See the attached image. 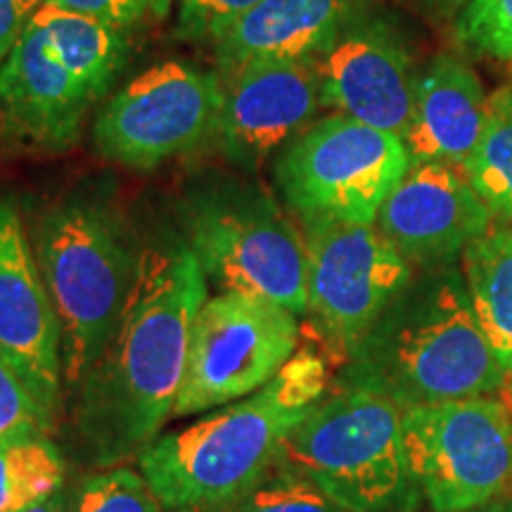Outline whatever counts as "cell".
Returning a JSON list of instances; mask_svg holds the SVG:
<instances>
[{
    "mask_svg": "<svg viewBox=\"0 0 512 512\" xmlns=\"http://www.w3.org/2000/svg\"><path fill=\"white\" fill-rule=\"evenodd\" d=\"M207 275L183 238L143 240L138 278L112 344L64 403L62 448L86 472L128 465L174 418Z\"/></svg>",
    "mask_w": 512,
    "mask_h": 512,
    "instance_id": "6da1fadb",
    "label": "cell"
},
{
    "mask_svg": "<svg viewBox=\"0 0 512 512\" xmlns=\"http://www.w3.org/2000/svg\"><path fill=\"white\" fill-rule=\"evenodd\" d=\"M332 377L328 354L309 339L259 392L159 434L138 470L166 512L226 508L278 467L287 437L328 394Z\"/></svg>",
    "mask_w": 512,
    "mask_h": 512,
    "instance_id": "7a4b0ae2",
    "label": "cell"
},
{
    "mask_svg": "<svg viewBox=\"0 0 512 512\" xmlns=\"http://www.w3.org/2000/svg\"><path fill=\"white\" fill-rule=\"evenodd\" d=\"M335 382L373 389L406 411L498 396L505 366L479 325L460 268L439 266L415 271Z\"/></svg>",
    "mask_w": 512,
    "mask_h": 512,
    "instance_id": "3957f363",
    "label": "cell"
},
{
    "mask_svg": "<svg viewBox=\"0 0 512 512\" xmlns=\"http://www.w3.org/2000/svg\"><path fill=\"white\" fill-rule=\"evenodd\" d=\"M29 235L60 320L67 403L117 335L138 278L143 240L121 204L93 185L46 204Z\"/></svg>",
    "mask_w": 512,
    "mask_h": 512,
    "instance_id": "277c9868",
    "label": "cell"
},
{
    "mask_svg": "<svg viewBox=\"0 0 512 512\" xmlns=\"http://www.w3.org/2000/svg\"><path fill=\"white\" fill-rule=\"evenodd\" d=\"M128 34L43 5L0 62V157H55L112 93Z\"/></svg>",
    "mask_w": 512,
    "mask_h": 512,
    "instance_id": "5b68a950",
    "label": "cell"
},
{
    "mask_svg": "<svg viewBox=\"0 0 512 512\" xmlns=\"http://www.w3.org/2000/svg\"><path fill=\"white\" fill-rule=\"evenodd\" d=\"M176 216L183 242L221 292L256 294L306 318L302 228L264 185L235 176L200 178L185 185Z\"/></svg>",
    "mask_w": 512,
    "mask_h": 512,
    "instance_id": "8992f818",
    "label": "cell"
},
{
    "mask_svg": "<svg viewBox=\"0 0 512 512\" xmlns=\"http://www.w3.org/2000/svg\"><path fill=\"white\" fill-rule=\"evenodd\" d=\"M278 465L309 479L347 512H418L422 505L401 408L335 377L287 437Z\"/></svg>",
    "mask_w": 512,
    "mask_h": 512,
    "instance_id": "52a82bcc",
    "label": "cell"
},
{
    "mask_svg": "<svg viewBox=\"0 0 512 512\" xmlns=\"http://www.w3.org/2000/svg\"><path fill=\"white\" fill-rule=\"evenodd\" d=\"M411 169L403 138L330 114L313 121L273 159V183L297 219L375 223Z\"/></svg>",
    "mask_w": 512,
    "mask_h": 512,
    "instance_id": "ba28073f",
    "label": "cell"
},
{
    "mask_svg": "<svg viewBox=\"0 0 512 512\" xmlns=\"http://www.w3.org/2000/svg\"><path fill=\"white\" fill-rule=\"evenodd\" d=\"M309 271L306 332L337 370L413 280L415 268L375 223L299 219Z\"/></svg>",
    "mask_w": 512,
    "mask_h": 512,
    "instance_id": "9c48e42d",
    "label": "cell"
},
{
    "mask_svg": "<svg viewBox=\"0 0 512 512\" xmlns=\"http://www.w3.org/2000/svg\"><path fill=\"white\" fill-rule=\"evenodd\" d=\"M403 441L432 512H472L510 496L512 411L498 396L406 408Z\"/></svg>",
    "mask_w": 512,
    "mask_h": 512,
    "instance_id": "30bf717a",
    "label": "cell"
},
{
    "mask_svg": "<svg viewBox=\"0 0 512 512\" xmlns=\"http://www.w3.org/2000/svg\"><path fill=\"white\" fill-rule=\"evenodd\" d=\"M302 323L285 306L247 292L207 297L190 330L174 418H192L259 392L302 347Z\"/></svg>",
    "mask_w": 512,
    "mask_h": 512,
    "instance_id": "8fae6325",
    "label": "cell"
},
{
    "mask_svg": "<svg viewBox=\"0 0 512 512\" xmlns=\"http://www.w3.org/2000/svg\"><path fill=\"white\" fill-rule=\"evenodd\" d=\"M223 81L192 62L145 69L100 105L93 147L105 162L150 171L216 138Z\"/></svg>",
    "mask_w": 512,
    "mask_h": 512,
    "instance_id": "7c38bea8",
    "label": "cell"
},
{
    "mask_svg": "<svg viewBox=\"0 0 512 512\" xmlns=\"http://www.w3.org/2000/svg\"><path fill=\"white\" fill-rule=\"evenodd\" d=\"M0 351L62 430V330L43 283L29 226L10 192H0Z\"/></svg>",
    "mask_w": 512,
    "mask_h": 512,
    "instance_id": "4fadbf2b",
    "label": "cell"
},
{
    "mask_svg": "<svg viewBox=\"0 0 512 512\" xmlns=\"http://www.w3.org/2000/svg\"><path fill=\"white\" fill-rule=\"evenodd\" d=\"M223 81L214 143L226 162L256 174L316 121L323 107L318 57L261 60Z\"/></svg>",
    "mask_w": 512,
    "mask_h": 512,
    "instance_id": "5bb4252c",
    "label": "cell"
},
{
    "mask_svg": "<svg viewBox=\"0 0 512 512\" xmlns=\"http://www.w3.org/2000/svg\"><path fill=\"white\" fill-rule=\"evenodd\" d=\"M318 72L323 107L406 136L418 74L406 43L387 22L356 15L318 55Z\"/></svg>",
    "mask_w": 512,
    "mask_h": 512,
    "instance_id": "9a60e30c",
    "label": "cell"
},
{
    "mask_svg": "<svg viewBox=\"0 0 512 512\" xmlns=\"http://www.w3.org/2000/svg\"><path fill=\"white\" fill-rule=\"evenodd\" d=\"M494 223L456 166L411 164L389 192L375 226L415 271L453 266L463 249Z\"/></svg>",
    "mask_w": 512,
    "mask_h": 512,
    "instance_id": "2e32d148",
    "label": "cell"
},
{
    "mask_svg": "<svg viewBox=\"0 0 512 512\" xmlns=\"http://www.w3.org/2000/svg\"><path fill=\"white\" fill-rule=\"evenodd\" d=\"M358 0H261L211 43L216 74L228 79L261 60H304L332 46Z\"/></svg>",
    "mask_w": 512,
    "mask_h": 512,
    "instance_id": "e0dca14e",
    "label": "cell"
},
{
    "mask_svg": "<svg viewBox=\"0 0 512 512\" xmlns=\"http://www.w3.org/2000/svg\"><path fill=\"white\" fill-rule=\"evenodd\" d=\"M486 95L475 69L456 55H437L418 72L413 114L403 145L411 164H465L479 143L486 121Z\"/></svg>",
    "mask_w": 512,
    "mask_h": 512,
    "instance_id": "ac0fdd59",
    "label": "cell"
},
{
    "mask_svg": "<svg viewBox=\"0 0 512 512\" xmlns=\"http://www.w3.org/2000/svg\"><path fill=\"white\" fill-rule=\"evenodd\" d=\"M472 309L505 368L512 363V223L494 221L460 254Z\"/></svg>",
    "mask_w": 512,
    "mask_h": 512,
    "instance_id": "d6986e66",
    "label": "cell"
},
{
    "mask_svg": "<svg viewBox=\"0 0 512 512\" xmlns=\"http://www.w3.org/2000/svg\"><path fill=\"white\" fill-rule=\"evenodd\" d=\"M69 482V458L48 432L0 439V512H24Z\"/></svg>",
    "mask_w": 512,
    "mask_h": 512,
    "instance_id": "ffe728a7",
    "label": "cell"
},
{
    "mask_svg": "<svg viewBox=\"0 0 512 512\" xmlns=\"http://www.w3.org/2000/svg\"><path fill=\"white\" fill-rule=\"evenodd\" d=\"M465 176L494 221L512 223V86L489 95L484 131L467 159Z\"/></svg>",
    "mask_w": 512,
    "mask_h": 512,
    "instance_id": "44dd1931",
    "label": "cell"
},
{
    "mask_svg": "<svg viewBox=\"0 0 512 512\" xmlns=\"http://www.w3.org/2000/svg\"><path fill=\"white\" fill-rule=\"evenodd\" d=\"M74 512H166L143 472L131 465L93 470L74 482Z\"/></svg>",
    "mask_w": 512,
    "mask_h": 512,
    "instance_id": "7402d4cb",
    "label": "cell"
},
{
    "mask_svg": "<svg viewBox=\"0 0 512 512\" xmlns=\"http://www.w3.org/2000/svg\"><path fill=\"white\" fill-rule=\"evenodd\" d=\"M216 512H347L297 472L275 467L238 501Z\"/></svg>",
    "mask_w": 512,
    "mask_h": 512,
    "instance_id": "603a6c76",
    "label": "cell"
},
{
    "mask_svg": "<svg viewBox=\"0 0 512 512\" xmlns=\"http://www.w3.org/2000/svg\"><path fill=\"white\" fill-rule=\"evenodd\" d=\"M458 38L479 53L512 64V0H470L458 17Z\"/></svg>",
    "mask_w": 512,
    "mask_h": 512,
    "instance_id": "cb8c5ba5",
    "label": "cell"
},
{
    "mask_svg": "<svg viewBox=\"0 0 512 512\" xmlns=\"http://www.w3.org/2000/svg\"><path fill=\"white\" fill-rule=\"evenodd\" d=\"M27 430L48 432L57 437L60 425L50 418V413L31 392L22 373L0 351V439Z\"/></svg>",
    "mask_w": 512,
    "mask_h": 512,
    "instance_id": "d4e9b609",
    "label": "cell"
},
{
    "mask_svg": "<svg viewBox=\"0 0 512 512\" xmlns=\"http://www.w3.org/2000/svg\"><path fill=\"white\" fill-rule=\"evenodd\" d=\"M48 8L95 19L107 27L131 34L136 29L152 27L171 15L174 0H43Z\"/></svg>",
    "mask_w": 512,
    "mask_h": 512,
    "instance_id": "484cf974",
    "label": "cell"
},
{
    "mask_svg": "<svg viewBox=\"0 0 512 512\" xmlns=\"http://www.w3.org/2000/svg\"><path fill=\"white\" fill-rule=\"evenodd\" d=\"M261 0H178L176 36L185 43H207L221 34L228 24L252 10Z\"/></svg>",
    "mask_w": 512,
    "mask_h": 512,
    "instance_id": "4316f807",
    "label": "cell"
},
{
    "mask_svg": "<svg viewBox=\"0 0 512 512\" xmlns=\"http://www.w3.org/2000/svg\"><path fill=\"white\" fill-rule=\"evenodd\" d=\"M41 8L43 0H0V62L15 48Z\"/></svg>",
    "mask_w": 512,
    "mask_h": 512,
    "instance_id": "83f0119b",
    "label": "cell"
},
{
    "mask_svg": "<svg viewBox=\"0 0 512 512\" xmlns=\"http://www.w3.org/2000/svg\"><path fill=\"white\" fill-rule=\"evenodd\" d=\"M24 512H74V482H67L60 491L48 496L46 501L31 505Z\"/></svg>",
    "mask_w": 512,
    "mask_h": 512,
    "instance_id": "f1b7e54d",
    "label": "cell"
},
{
    "mask_svg": "<svg viewBox=\"0 0 512 512\" xmlns=\"http://www.w3.org/2000/svg\"><path fill=\"white\" fill-rule=\"evenodd\" d=\"M472 512H512V496L498 498V501L484 505V508L472 510Z\"/></svg>",
    "mask_w": 512,
    "mask_h": 512,
    "instance_id": "f546056e",
    "label": "cell"
},
{
    "mask_svg": "<svg viewBox=\"0 0 512 512\" xmlns=\"http://www.w3.org/2000/svg\"><path fill=\"white\" fill-rule=\"evenodd\" d=\"M430 5H432V8H437V10L451 12V10L460 8V5H465V0H430Z\"/></svg>",
    "mask_w": 512,
    "mask_h": 512,
    "instance_id": "4dcf8cb0",
    "label": "cell"
},
{
    "mask_svg": "<svg viewBox=\"0 0 512 512\" xmlns=\"http://www.w3.org/2000/svg\"><path fill=\"white\" fill-rule=\"evenodd\" d=\"M501 394H505V403H508L510 411H512V363L508 368H505V384H503Z\"/></svg>",
    "mask_w": 512,
    "mask_h": 512,
    "instance_id": "1f68e13d",
    "label": "cell"
}]
</instances>
